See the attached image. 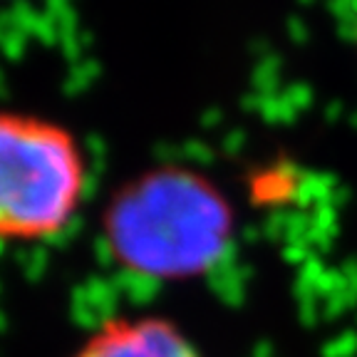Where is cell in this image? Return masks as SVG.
<instances>
[{
  "label": "cell",
  "mask_w": 357,
  "mask_h": 357,
  "mask_svg": "<svg viewBox=\"0 0 357 357\" xmlns=\"http://www.w3.org/2000/svg\"><path fill=\"white\" fill-rule=\"evenodd\" d=\"M84 189L87 159L65 124L0 109V241L60 236L82 206Z\"/></svg>",
  "instance_id": "cell-2"
},
{
  "label": "cell",
  "mask_w": 357,
  "mask_h": 357,
  "mask_svg": "<svg viewBox=\"0 0 357 357\" xmlns=\"http://www.w3.org/2000/svg\"><path fill=\"white\" fill-rule=\"evenodd\" d=\"M236 211L221 186L178 164L124 181L105 208L102 236L112 261L151 280H194L223 261L234 243Z\"/></svg>",
  "instance_id": "cell-1"
},
{
  "label": "cell",
  "mask_w": 357,
  "mask_h": 357,
  "mask_svg": "<svg viewBox=\"0 0 357 357\" xmlns=\"http://www.w3.org/2000/svg\"><path fill=\"white\" fill-rule=\"evenodd\" d=\"M73 357H201V352L162 315H119L102 323Z\"/></svg>",
  "instance_id": "cell-3"
}]
</instances>
